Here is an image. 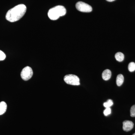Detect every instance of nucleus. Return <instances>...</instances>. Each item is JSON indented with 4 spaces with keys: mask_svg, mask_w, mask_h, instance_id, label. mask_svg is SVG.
Listing matches in <instances>:
<instances>
[{
    "mask_svg": "<svg viewBox=\"0 0 135 135\" xmlns=\"http://www.w3.org/2000/svg\"><path fill=\"white\" fill-rule=\"evenodd\" d=\"M26 6L24 4H19L11 9L7 12L6 18L11 22L18 21L24 16L26 11Z\"/></svg>",
    "mask_w": 135,
    "mask_h": 135,
    "instance_id": "1",
    "label": "nucleus"
},
{
    "mask_svg": "<svg viewBox=\"0 0 135 135\" xmlns=\"http://www.w3.org/2000/svg\"><path fill=\"white\" fill-rule=\"evenodd\" d=\"M7 104L4 101L0 103V115H2L6 112L7 109Z\"/></svg>",
    "mask_w": 135,
    "mask_h": 135,
    "instance_id": "8",
    "label": "nucleus"
},
{
    "mask_svg": "<svg viewBox=\"0 0 135 135\" xmlns=\"http://www.w3.org/2000/svg\"><path fill=\"white\" fill-rule=\"evenodd\" d=\"M64 80L66 83L70 85L78 86L80 84V79L77 75L68 74L64 77Z\"/></svg>",
    "mask_w": 135,
    "mask_h": 135,
    "instance_id": "3",
    "label": "nucleus"
},
{
    "mask_svg": "<svg viewBox=\"0 0 135 135\" xmlns=\"http://www.w3.org/2000/svg\"><path fill=\"white\" fill-rule=\"evenodd\" d=\"M33 75V72L31 67L27 66L22 70L21 73V77L22 79L27 81L31 79Z\"/></svg>",
    "mask_w": 135,
    "mask_h": 135,
    "instance_id": "4",
    "label": "nucleus"
},
{
    "mask_svg": "<svg viewBox=\"0 0 135 135\" xmlns=\"http://www.w3.org/2000/svg\"><path fill=\"white\" fill-rule=\"evenodd\" d=\"M66 12V9L64 6L58 5L50 9L48 12V16L51 20H56L60 17L65 16Z\"/></svg>",
    "mask_w": 135,
    "mask_h": 135,
    "instance_id": "2",
    "label": "nucleus"
},
{
    "mask_svg": "<svg viewBox=\"0 0 135 135\" xmlns=\"http://www.w3.org/2000/svg\"><path fill=\"white\" fill-rule=\"evenodd\" d=\"M76 8L80 12H89L92 10V7L87 3L83 2H79L75 5Z\"/></svg>",
    "mask_w": 135,
    "mask_h": 135,
    "instance_id": "5",
    "label": "nucleus"
},
{
    "mask_svg": "<svg viewBox=\"0 0 135 135\" xmlns=\"http://www.w3.org/2000/svg\"><path fill=\"white\" fill-rule=\"evenodd\" d=\"M6 56L4 52L0 50V61H2L5 60Z\"/></svg>",
    "mask_w": 135,
    "mask_h": 135,
    "instance_id": "15",
    "label": "nucleus"
},
{
    "mask_svg": "<svg viewBox=\"0 0 135 135\" xmlns=\"http://www.w3.org/2000/svg\"><path fill=\"white\" fill-rule=\"evenodd\" d=\"M130 115L131 117H135V105L131 107V108Z\"/></svg>",
    "mask_w": 135,
    "mask_h": 135,
    "instance_id": "13",
    "label": "nucleus"
},
{
    "mask_svg": "<svg viewBox=\"0 0 135 135\" xmlns=\"http://www.w3.org/2000/svg\"><path fill=\"white\" fill-rule=\"evenodd\" d=\"M133 135H135V133H134V134H133Z\"/></svg>",
    "mask_w": 135,
    "mask_h": 135,
    "instance_id": "17",
    "label": "nucleus"
},
{
    "mask_svg": "<svg viewBox=\"0 0 135 135\" xmlns=\"http://www.w3.org/2000/svg\"><path fill=\"white\" fill-rule=\"evenodd\" d=\"M129 71L131 72L134 71L135 70V64L134 62H131L129 64L128 66Z\"/></svg>",
    "mask_w": 135,
    "mask_h": 135,
    "instance_id": "12",
    "label": "nucleus"
},
{
    "mask_svg": "<svg viewBox=\"0 0 135 135\" xmlns=\"http://www.w3.org/2000/svg\"><path fill=\"white\" fill-rule=\"evenodd\" d=\"M124 81V77L122 74H119L116 78V84L118 86H120Z\"/></svg>",
    "mask_w": 135,
    "mask_h": 135,
    "instance_id": "9",
    "label": "nucleus"
},
{
    "mask_svg": "<svg viewBox=\"0 0 135 135\" xmlns=\"http://www.w3.org/2000/svg\"><path fill=\"white\" fill-rule=\"evenodd\" d=\"M111 113V109L110 107L106 108L104 111V114L105 116H107Z\"/></svg>",
    "mask_w": 135,
    "mask_h": 135,
    "instance_id": "14",
    "label": "nucleus"
},
{
    "mask_svg": "<svg viewBox=\"0 0 135 135\" xmlns=\"http://www.w3.org/2000/svg\"><path fill=\"white\" fill-rule=\"evenodd\" d=\"M113 104V103L112 100L111 99H109L107 102L104 103L103 104L105 108H109L110 107L112 106Z\"/></svg>",
    "mask_w": 135,
    "mask_h": 135,
    "instance_id": "11",
    "label": "nucleus"
},
{
    "mask_svg": "<svg viewBox=\"0 0 135 135\" xmlns=\"http://www.w3.org/2000/svg\"><path fill=\"white\" fill-rule=\"evenodd\" d=\"M134 123L131 121L125 120L123 122V129L126 132L130 131L133 129Z\"/></svg>",
    "mask_w": 135,
    "mask_h": 135,
    "instance_id": "6",
    "label": "nucleus"
},
{
    "mask_svg": "<svg viewBox=\"0 0 135 135\" xmlns=\"http://www.w3.org/2000/svg\"><path fill=\"white\" fill-rule=\"evenodd\" d=\"M116 60L119 62H122L124 59V55L121 52H118L116 53L115 55Z\"/></svg>",
    "mask_w": 135,
    "mask_h": 135,
    "instance_id": "10",
    "label": "nucleus"
},
{
    "mask_svg": "<svg viewBox=\"0 0 135 135\" xmlns=\"http://www.w3.org/2000/svg\"><path fill=\"white\" fill-rule=\"evenodd\" d=\"M112 75L110 70L107 69L103 72L102 73V78L104 80L107 81L110 79Z\"/></svg>",
    "mask_w": 135,
    "mask_h": 135,
    "instance_id": "7",
    "label": "nucleus"
},
{
    "mask_svg": "<svg viewBox=\"0 0 135 135\" xmlns=\"http://www.w3.org/2000/svg\"><path fill=\"white\" fill-rule=\"evenodd\" d=\"M107 1L110 2H111L114 1H115V0H106Z\"/></svg>",
    "mask_w": 135,
    "mask_h": 135,
    "instance_id": "16",
    "label": "nucleus"
}]
</instances>
